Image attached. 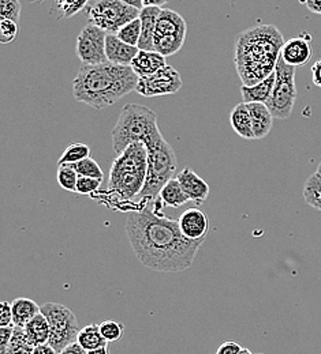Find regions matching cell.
<instances>
[{
    "mask_svg": "<svg viewBox=\"0 0 321 354\" xmlns=\"http://www.w3.org/2000/svg\"><path fill=\"white\" fill-rule=\"evenodd\" d=\"M125 229L138 261L159 272L187 270L204 243L186 239L178 220L148 207L133 212Z\"/></svg>",
    "mask_w": 321,
    "mask_h": 354,
    "instance_id": "6da1fadb",
    "label": "cell"
},
{
    "mask_svg": "<svg viewBox=\"0 0 321 354\" xmlns=\"http://www.w3.org/2000/svg\"><path fill=\"white\" fill-rule=\"evenodd\" d=\"M284 39L275 25L256 24L235 41L234 63L243 86H254L275 73Z\"/></svg>",
    "mask_w": 321,
    "mask_h": 354,
    "instance_id": "7a4b0ae2",
    "label": "cell"
},
{
    "mask_svg": "<svg viewBox=\"0 0 321 354\" xmlns=\"http://www.w3.org/2000/svg\"><path fill=\"white\" fill-rule=\"evenodd\" d=\"M138 80L132 67L108 62L98 66H81L73 81V94L78 102L101 111L136 91Z\"/></svg>",
    "mask_w": 321,
    "mask_h": 354,
    "instance_id": "3957f363",
    "label": "cell"
},
{
    "mask_svg": "<svg viewBox=\"0 0 321 354\" xmlns=\"http://www.w3.org/2000/svg\"><path fill=\"white\" fill-rule=\"evenodd\" d=\"M111 136L112 149L118 156L135 143H144L148 147L163 138L156 113L141 104H126L123 106Z\"/></svg>",
    "mask_w": 321,
    "mask_h": 354,
    "instance_id": "277c9868",
    "label": "cell"
},
{
    "mask_svg": "<svg viewBox=\"0 0 321 354\" xmlns=\"http://www.w3.org/2000/svg\"><path fill=\"white\" fill-rule=\"evenodd\" d=\"M148 172V149L135 143L119 154L111 164L108 189L121 201L139 196Z\"/></svg>",
    "mask_w": 321,
    "mask_h": 354,
    "instance_id": "5b68a950",
    "label": "cell"
},
{
    "mask_svg": "<svg viewBox=\"0 0 321 354\" xmlns=\"http://www.w3.org/2000/svg\"><path fill=\"white\" fill-rule=\"evenodd\" d=\"M148 149V172L144 188L139 194L142 201H155L163 187L173 180L177 172V156L174 149L164 138L146 147Z\"/></svg>",
    "mask_w": 321,
    "mask_h": 354,
    "instance_id": "8992f818",
    "label": "cell"
},
{
    "mask_svg": "<svg viewBox=\"0 0 321 354\" xmlns=\"http://www.w3.org/2000/svg\"><path fill=\"white\" fill-rule=\"evenodd\" d=\"M85 11L88 24L100 28L107 35H118L125 25L137 19L141 12L126 0L89 1Z\"/></svg>",
    "mask_w": 321,
    "mask_h": 354,
    "instance_id": "52a82bcc",
    "label": "cell"
},
{
    "mask_svg": "<svg viewBox=\"0 0 321 354\" xmlns=\"http://www.w3.org/2000/svg\"><path fill=\"white\" fill-rule=\"evenodd\" d=\"M42 313L46 316L51 330L48 345L58 353L77 342L81 328L73 310L63 304L46 303L42 306Z\"/></svg>",
    "mask_w": 321,
    "mask_h": 354,
    "instance_id": "ba28073f",
    "label": "cell"
},
{
    "mask_svg": "<svg viewBox=\"0 0 321 354\" xmlns=\"http://www.w3.org/2000/svg\"><path fill=\"white\" fill-rule=\"evenodd\" d=\"M275 75V86L266 105L271 111L274 119L286 120L291 116L297 101L295 68L286 64L284 60L279 57L276 64Z\"/></svg>",
    "mask_w": 321,
    "mask_h": 354,
    "instance_id": "9c48e42d",
    "label": "cell"
},
{
    "mask_svg": "<svg viewBox=\"0 0 321 354\" xmlns=\"http://www.w3.org/2000/svg\"><path fill=\"white\" fill-rule=\"evenodd\" d=\"M187 25L184 17L170 8H162L157 24L153 45L155 50L167 57L181 50L186 40Z\"/></svg>",
    "mask_w": 321,
    "mask_h": 354,
    "instance_id": "30bf717a",
    "label": "cell"
},
{
    "mask_svg": "<svg viewBox=\"0 0 321 354\" xmlns=\"http://www.w3.org/2000/svg\"><path fill=\"white\" fill-rule=\"evenodd\" d=\"M105 40L107 33L92 24H88L80 32L76 43V53L83 66H98L107 63Z\"/></svg>",
    "mask_w": 321,
    "mask_h": 354,
    "instance_id": "8fae6325",
    "label": "cell"
},
{
    "mask_svg": "<svg viewBox=\"0 0 321 354\" xmlns=\"http://www.w3.org/2000/svg\"><path fill=\"white\" fill-rule=\"evenodd\" d=\"M184 82L181 74L170 64L153 75L138 80L137 91L142 97H160L178 93Z\"/></svg>",
    "mask_w": 321,
    "mask_h": 354,
    "instance_id": "7c38bea8",
    "label": "cell"
},
{
    "mask_svg": "<svg viewBox=\"0 0 321 354\" xmlns=\"http://www.w3.org/2000/svg\"><path fill=\"white\" fill-rule=\"evenodd\" d=\"M178 223L182 234L191 241H204L209 232V220L198 207L184 210L178 218Z\"/></svg>",
    "mask_w": 321,
    "mask_h": 354,
    "instance_id": "4fadbf2b",
    "label": "cell"
},
{
    "mask_svg": "<svg viewBox=\"0 0 321 354\" xmlns=\"http://www.w3.org/2000/svg\"><path fill=\"white\" fill-rule=\"evenodd\" d=\"M312 44H311V36L304 33L300 37H294L287 40L283 48L280 57L284 60L286 64L297 68L304 67L309 60L312 59Z\"/></svg>",
    "mask_w": 321,
    "mask_h": 354,
    "instance_id": "5bb4252c",
    "label": "cell"
},
{
    "mask_svg": "<svg viewBox=\"0 0 321 354\" xmlns=\"http://www.w3.org/2000/svg\"><path fill=\"white\" fill-rule=\"evenodd\" d=\"M177 178L187 195L189 201H191L196 207L201 206L209 196V185L208 183L198 176L193 169L184 168L178 175Z\"/></svg>",
    "mask_w": 321,
    "mask_h": 354,
    "instance_id": "9a60e30c",
    "label": "cell"
},
{
    "mask_svg": "<svg viewBox=\"0 0 321 354\" xmlns=\"http://www.w3.org/2000/svg\"><path fill=\"white\" fill-rule=\"evenodd\" d=\"M139 49L137 46L125 44L121 41L116 35H107L105 40V57L108 63L116 66L130 67L133 60L136 59Z\"/></svg>",
    "mask_w": 321,
    "mask_h": 354,
    "instance_id": "2e32d148",
    "label": "cell"
},
{
    "mask_svg": "<svg viewBox=\"0 0 321 354\" xmlns=\"http://www.w3.org/2000/svg\"><path fill=\"white\" fill-rule=\"evenodd\" d=\"M160 11L162 8L159 7H144L141 10L138 17L141 21V39L138 44L139 50H155L153 39Z\"/></svg>",
    "mask_w": 321,
    "mask_h": 354,
    "instance_id": "e0dca14e",
    "label": "cell"
},
{
    "mask_svg": "<svg viewBox=\"0 0 321 354\" xmlns=\"http://www.w3.org/2000/svg\"><path fill=\"white\" fill-rule=\"evenodd\" d=\"M166 66V57L157 53L156 50H139L130 67L139 78H142L156 74Z\"/></svg>",
    "mask_w": 321,
    "mask_h": 354,
    "instance_id": "ac0fdd59",
    "label": "cell"
},
{
    "mask_svg": "<svg viewBox=\"0 0 321 354\" xmlns=\"http://www.w3.org/2000/svg\"><path fill=\"white\" fill-rule=\"evenodd\" d=\"M252 118V127L256 139L266 138L274 123V116L266 104H246Z\"/></svg>",
    "mask_w": 321,
    "mask_h": 354,
    "instance_id": "d6986e66",
    "label": "cell"
},
{
    "mask_svg": "<svg viewBox=\"0 0 321 354\" xmlns=\"http://www.w3.org/2000/svg\"><path fill=\"white\" fill-rule=\"evenodd\" d=\"M11 310L14 326L18 328H24L31 320L42 313V307L32 299L18 297L11 303Z\"/></svg>",
    "mask_w": 321,
    "mask_h": 354,
    "instance_id": "ffe728a7",
    "label": "cell"
},
{
    "mask_svg": "<svg viewBox=\"0 0 321 354\" xmlns=\"http://www.w3.org/2000/svg\"><path fill=\"white\" fill-rule=\"evenodd\" d=\"M229 124L236 135L243 139H256L252 127V118L245 102L238 104L229 113Z\"/></svg>",
    "mask_w": 321,
    "mask_h": 354,
    "instance_id": "44dd1931",
    "label": "cell"
},
{
    "mask_svg": "<svg viewBox=\"0 0 321 354\" xmlns=\"http://www.w3.org/2000/svg\"><path fill=\"white\" fill-rule=\"evenodd\" d=\"M275 73L254 86H242L241 94L245 104H267L275 86Z\"/></svg>",
    "mask_w": 321,
    "mask_h": 354,
    "instance_id": "7402d4cb",
    "label": "cell"
},
{
    "mask_svg": "<svg viewBox=\"0 0 321 354\" xmlns=\"http://www.w3.org/2000/svg\"><path fill=\"white\" fill-rule=\"evenodd\" d=\"M24 331H25V335H26L28 341L31 342V345L33 348L48 345L51 330H49L48 320H46V316L43 313H39L33 320H31L24 327Z\"/></svg>",
    "mask_w": 321,
    "mask_h": 354,
    "instance_id": "603a6c76",
    "label": "cell"
},
{
    "mask_svg": "<svg viewBox=\"0 0 321 354\" xmlns=\"http://www.w3.org/2000/svg\"><path fill=\"white\" fill-rule=\"evenodd\" d=\"M159 198H160V201L164 206H170V207H174V209H180L189 202V198L184 194V191L182 189L177 177L170 180L163 187Z\"/></svg>",
    "mask_w": 321,
    "mask_h": 354,
    "instance_id": "cb8c5ba5",
    "label": "cell"
},
{
    "mask_svg": "<svg viewBox=\"0 0 321 354\" xmlns=\"http://www.w3.org/2000/svg\"><path fill=\"white\" fill-rule=\"evenodd\" d=\"M77 344L87 352L98 349L101 346H108L107 341L103 338L98 324H88L80 330Z\"/></svg>",
    "mask_w": 321,
    "mask_h": 354,
    "instance_id": "d4e9b609",
    "label": "cell"
},
{
    "mask_svg": "<svg viewBox=\"0 0 321 354\" xmlns=\"http://www.w3.org/2000/svg\"><path fill=\"white\" fill-rule=\"evenodd\" d=\"M91 157V147L85 143H71L69 145L64 151L62 153V157L59 158V165H71L77 164L80 161H84Z\"/></svg>",
    "mask_w": 321,
    "mask_h": 354,
    "instance_id": "484cf974",
    "label": "cell"
},
{
    "mask_svg": "<svg viewBox=\"0 0 321 354\" xmlns=\"http://www.w3.org/2000/svg\"><path fill=\"white\" fill-rule=\"evenodd\" d=\"M304 199L306 205L321 212V176L316 172L304 185Z\"/></svg>",
    "mask_w": 321,
    "mask_h": 354,
    "instance_id": "4316f807",
    "label": "cell"
},
{
    "mask_svg": "<svg viewBox=\"0 0 321 354\" xmlns=\"http://www.w3.org/2000/svg\"><path fill=\"white\" fill-rule=\"evenodd\" d=\"M98 328L107 344L118 342L125 335V324L116 320H104L98 324Z\"/></svg>",
    "mask_w": 321,
    "mask_h": 354,
    "instance_id": "83f0119b",
    "label": "cell"
},
{
    "mask_svg": "<svg viewBox=\"0 0 321 354\" xmlns=\"http://www.w3.org/2000/svg\"><path fill=\"white\" fill-rule=\"evenodd\" d=\"M33 351H35V348L28 341L24 328L15 327L12 339L8 345V349L6 354H33Z\"/></svg>",
    "mask_w": 321,
    "mask_h": 354,
    "instance_id": "f1b7e54d",
    "label": "cell"
},
{
    "mask_svg": "<svg viewBox=\"0 0 321 354\" xmlns=\"http://www.w3.org/2000/svg\"><path fill=\"white\" fill-rule=\"evenodd\" d=\"M69 167L73 168L77 172L78 176L91 177V178H97V180H101V181L104 178L103 169L91 157L84 160V161H80L77 164H71Z\"/></svg>",
    "mask_w": 321,
    "mask_h": 354,
    "instance_id": "f546056e",
    "label": "cell"
},
{
    "mask_svg": "<svg viewBox=\"0 0 321 354\" xmlns=\"http://www.w3.org/2000/svg\"><path fill=\"white\" fill-rule=\"evenodd\" d=\"M116 37L123 41L125 44L132 45V46H137L139 44V39H141V21L139 18L129 22L128 25H125L116 35Z\"/></svg>",
    "mask_w": 321,
    "mask_h": 354,
    "instance_id": "4dcf8cb0",
    "label": "cell"
},
{
    "mask_svg": "<svg viewBox=\"0 0 321 354\" xmlns=\"http://www.w3.org/2000/svg\"><path fill=\"white\" fill-rule=\"evenodd\" d=\"M78 175L77 172L70 168L69 165H59L58 168V183L60 188L69 192H77V183H78Z\"/></svg>",
    "mask_w": 321,
    "mask_h": 354,
    "instance_id": "1f68e13d",
    "label": "cell"
},
{
    "mask_svg": "<svg viewBox=\"0 0 321 354\" xmlns=\"http://www.w3.org/2000/svg\"><path fill=\"white\" fill-rule=\"evenodd\" d=\"M21 4L17 0H1L0 1V21L19 22Z\"/></svg>",
    "mask_w": 321,
    "mask_h": 354,
    "instance_id": "d6a6232c",
    "label": "cell"
},
{
    "mask_svg": "<svg viewBox=\"0 0 321 354\" xmlns=\"http://www.w3.org/2000/svg\"><path fill=\"white\" fill-rule=\"evenodd\" d=\"M89 1H58L56 8L59 11V19L70 18L80 11L85 10Z\"/></svg>",
    "mask_w": 321,
    "mask_h": 354,
    "instance_id": "836d02e7",
    "label": "cell"
},
{
    "mask_svg": "<svg viewBox=\"0 0 321 354\" xmlns=\"http://www.w3.org/2000/svg\"><path fill=\"white\" fill-rule=\"evenodd\" d=\"M18 35V24L14 21H0V43L10 44Z\"/></svg>",
    "mask_w": 321,
    "mask_h": 354,
    "instance_id": "e575fe53",
    "label": "cell"
},
{
    "mask_svg": "<svg viewBox=\"0 0 321 354\" xmlns=\"http://www.w3.org/2000/svg\"><path fill=\"white\" fill-rule=\"evenodd\" d=\"M101 185V180L97 178H91V177H78L77 183V194L80 195H91L96 192Z\"/></svg>",
    "mask_w": 321,
    "mask_h": 354,
    "instance_id": "d590c367",
    "label": "cell"
},
{
    "mask_svg": "<svg viewBox=\"0 0 321 354\" xmlns=\"http://www.w3.org/2000/svg\"><path fill=\"white\" fill-rule=\"evenodd\" d=\"M14 331H15V326L0 328V354H6V352H7L8 345L12 339Z\"/></svg>",
    "mask_w": 321,
    "mask_h": 354,
    "instance_id": "8d00e7d4",
    "label": "cell"
},
{
    "mask_svg": "<svg viewBox=\"0 0 321 354\" xmlns=\"http://www.w3.org/2000/svg\"><path fill=\"white\" fill-rule=\"evenodd\" d=\"M11 326H14L11 303L3 301L1 303V312H0V327H11Z\"/></svg>",
    "mask_w": 321,
    "mask_h": 354,
    "instance_id": "74e56055",
    "label": "cell"
},
{
    "mask_svg": "<svg viewBox=\"0 0 321 354\" xmlns=\"http://www.w3.org/2000/svg\"><path fill=\"white\" fill-rule=\"evenodd\" d=\"M241 351H242V346L239 344L234 341H227L218 348L216 354H239Z\"/></svg>",
    "mask_w": 321,
    "mask_h": 354,
    "instance_id": "f35d334b",
    "label": "cell"
},
{
    "mask_svg": "<svg viewBox=\"0 0 321 354\" xmlns=\"http://www.w3.org/2000/svg\"><path fill=\"white\" fill-rule=\"evenodd\" d=\"M312 80L313 84L321 88V59L312 66Z\"/></svg>",
    "mask_w": 321,
    "mask_h": 354,
    "instance_id": "ab89813d",
    "label": "cell"
},
{
    "mask_svg": "<svg viewBox=\"0 0 321 354\" xmlns=\"http://www.w3.org/2000/svg\"><path fill=\"white\" fill-rule=\"evenodd\" d=\"M302 4L312 12L320 14L321 15V0H309V1H302Z\"/></svg>",
    "mask_w": 321,
    "mask_h": 354,
    "instance_id": "60d3db41",
    "label": "cell"
},
{
    "mask_svg": "<svg viewBox=\"0 0 321 354\" xmlns=\"http://www.w3.org/2000/svg\"><path fill=\"white\" fill-rule=\"evenodd\" d=\"M59 354H88V352L84 351V349L76 342V344L67 346L66 349H63Z\"/></svg>",
    "mask_w": 321,
    "mask_h": 354,
    "instance_id": "b9f144b4",
    "label": "cell"
},
{
    "mask_svg": "<svg viewBox=\"0 0 321 354\" xmlns=\"http://www.w3.org/2000/svg\"><path fill=\"white\" fill-rule=\"evenodd\" d=\"M33 354H59L52 346L49 345H43V346H39V348H35Z\"/></svg>",
    "mask_w": 321,
    "mask_h": 354,
    "instance_id": "7bdbcfd3",
    "label": "cell"
},
{
    "mask_svg": "<svg viewBox=\"0 0 321 354\" xmlns=\"http://www.w3.org/2000/svg\"><path fill=\"white\" fill-rule=\"evenodd\" d=\"M88 354H111L108 346H101L98 349H93L91 352H88Z\"/></svg>",
    "mask_w": 321,
    "mask_h": 354,
    "instance_id": "ee69618b",
    "label": "cell"
},
{
    "mask_svg": "<svg viewBox=\"0 0 321 354\" xmlns=\"http://www.w3.org/2000/svg\"><path fill=\"white\" fill-rule=\"evenodd\" d=\"M239 354H253L249 349H246V348H242V351L239 352Z\"/></svg>",
    "mask_w": 321,
    "mask_h": 354,
    "instance_id": "f6af8a7d",
    "label": "cell"
},
{
    "mask_svg": "<svg viewBox=\"0 0 321 354\" xmlns=\"http://www.w3.org/2000/svg\"><path fill=\"white\" fill-rule=\"evenodd\" d=\"M318 174L321 176V162L319 164V167H318Z\"/></svg>",
    "mask_w": 321,
    "mask_h": 354,
    "instance_id": "bcb514c9",
    "label": "cell"
},
{
    "mask_svg": "<svg viewBox=\"0 0 321 354\" xmlns=\"http://www.w3.org/2000/svg\"><path fill=\"white\" fill-rule=\"evenodd\" d=\"M257 354H264V353H257Z\"/></svg>",
    "mask_w": 321,
    "mask_h": 354,
    "instance_id": "7dc6e473",
    "label": "cell"
}]
</instances>
